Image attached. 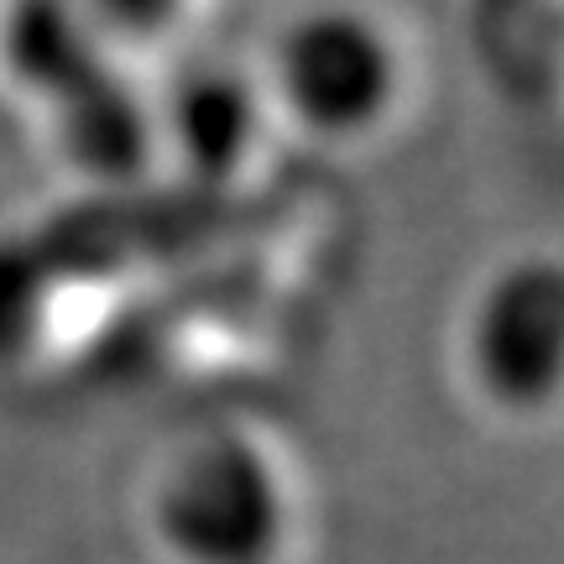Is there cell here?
<instances>
[{
	"label": "cell",
	"instance_id": "cell-1",
	"mask_svg": "<svg viewBox=\"0 0 564 564\" xmlns=\"http://www.w3.org/2000/svg\"><path fill=\"white\" fill-rule=\"evenodd\" d=\"M141 518L173 564H278L299 507L278 449L251 429L215 423L152 465Z\"/></svg>",
	"mask_w": 564,
	"mask_h": 564
},
{
	"label": "cell",
	"instance_id": "cell-2",
	"mask_svg": "<svg viewBox=\"0 0 564 564\" xmlns=\"http://www.w3.org/2000/svg\"><path fill=\"white\" fill-rule=\"evenodd\" d=\"M408 47L366 0H308L267 47L262 89L272 121L324 147H361L408 100Z\"/></svg>",
	"mask_w": 564,
	"mask_h": 564
},
{
	"label": "cell",
	"instance_id": "cell-3",
	"mask_svg": "<svg viewBox=\"0 0 564 564\" xmlns=\"http://www.w3.org/2000/svg\"><path fill=\"white\" fill-rule=\"evenodd\" d=\"M460 366L470 387L507 419H539L560 398L564 278L549 251L512 257L481 282L460 324Z\"/></svg>",
	"mask_w": 564,
	"mask_h": 564
},
{
	"label": "cell",
	"instance_id": "cell-4",
	"mask_svg": "<svg viewBox=\"0 0 564 564\" xmlns=\"http://www.w3.org/2000/svg\"><path fill=\"white\" fill-rule=\"evenodd\" d=\"M152 95H158L162 162L204 183L241 178L262 158L267 131L278 126L262 79L220 68V63H199Z\"/></svg>",
	"mask_w": 564,
	"mask_h": 564
},
{
	"label": "cell",
	"instance_id": "cell-5",
	"mask_svg": "<svg viewBox=\"0 0 564 564\" xmlns=\"http://www.w3.org/2000/svg\"><path fill=\"white\" fill-rule=\"evenodd\" d=\"M47 121L63 167L95 188H131L162 167L158 95L131 79L121 58L47 105Z\"/></svg>",
	"mask_w": 564,
	"mask_h": 564
},
{
	"label": "cell",
	"instance_id": "cell-6",
	"mask_svg": "<svg viewBox=\"0 0 564 564\" xmlns=\"http://www.w3.org/2000/svg\"><path fill=\"white\" fill-rule=\"evenodd\" d=\"M105 63L110 53L89 32L74 0H6L0 6V68L42 110Z\"/></svg>",
	"mask_w": 564,
	"mask_h": 564
},
{
	"label": "cell",
	"instance_id": "cell-7",
	"mask_svg": "<svg viewBox=\"0 0 564 564\" xmlns=\"http://www.w3.org/2000/svg\"><path fill=\"white\" fill-rule=\"evenodd\" d=\"M63 329V262L37 236H0V377L37 366Z\"/></svg>",
	"mask_w": 564,
	"mask_h": 564
},
{
	"label": "cell",
	"instance_id": "cell-8",
	"mask_svg": "<svg viewBox=\"0 0 564 564\" xmlns=\"http://www.w3.org/2000/svg\"><path fill=\"white\" fill-rule=\"evenodd\" d=\"M74 6L89 21V32L100 37L105 53L131 63L141 53L178 42L194 26L204 0H74Z\"/></svg>",
	"mask_w": 564,
	"mask_h": 564
}]
</instances>
